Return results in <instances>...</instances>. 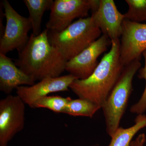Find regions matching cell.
<instances>
[{
  "label": "cell",
  "mask_w": 146,
  "mask_h": 146,
  "mask_svg": "<svg viewBox=\"0 0 146 146\" xmlns=\"http://www.w3.org/2000/svg\"><path fill=\"white\" fill-rule=\"evenodd\" d=\"M111 46L94 72L85 79L75 80L70 87L80 98L90 101L102 108L125 67L120 60V39L111 40Z\"/></svg>",
  "instance_id": "cell-1"
},
{
  "label": "cell",
  "mask_w": 146,
  "mask_h": 146,
  "mask_svg": "<svg viewBox=\"0 0 146 146\" xmlns=\"http://www.w3.org/2000/svg\"><path fill=\"white\" fill-rule=\"evenodd\" d=\"M45 29L37 36L32 34L27 44L18 52L15 64L35 81L60 76L67 60L51 44Z\"/></svg>",
  "instance_id": "cell-2"
},
{
  "label": "cell",
  "mask_w": 146,
  "mask_h": 146,
  "mask_svg": "<svg viewBox=\"0 0 146 146\" xmlns=\"http://www.w3.org/2000/svg\"><path fill=\"white\" fill-rule=\"evenodd\" d=\"M91 16L79 18L60 32L48 30L51 44L67 61L71 60L101 36Z\"/></svg>",
  "instance_id": "cell-3"
},
{
  "label": "cell",
  "mask_w": 146,
  "mask_h": 146,
  "mask_svg": "<svg viewBox=\"0 0 146 146\" xmlns=\"http://www.w3.org/2000/svg\"><path fill=\"white\" fill-rule=\"evenodd\" d=\"M140 59L125 66L117 83L108 97L102 109L103 111L106 133L110 137L119 127L133 90L134 76L141 68Z\"/></svg>",
  "instance_id": "cell-4"
},
{
  "label": "cell",
  "mask_w": 146,
  "mask_h": 146,
  "mask_svg": "<svg viewBox=\"0 0 146 146\" xmlns=\"http://www.w3.org/2000/svg\"><path fill=\"white\" fill-rule=\"evenodd\" d=\"M6 25L0 40V53L6 55L14 50L20 51L28 42L29 32L32 29L29 17L18 13L7 0L2 1Z\"/></svg>",
  "instance_id": "cell-5"
},
{
  "label": "cell",
  "mask_w": 146,
  "mask_h": 146,
  "mask_svg": "<svg viewBox=\"0 0 146 146\" xmlns=\"http://www.w3.org/2000/svg\"><path fill=\"white\" fill-rule=\"evenodd\" d=\"M25 104L17 95H8L0 101V146H7L15 135L23 129Z\"/></svg>",
  "instance_id": "cell-6"
},
{
  "label": "cell",
  "mask_w": 146,
  "mask_h": 146,
  "mask_svg": "<svg viewBox=\"0 0 146 146\" xmlns=\"http://www.w3.org/2000/svg\"><path fill=\"white\" fill-rule=\"evenodd\" d=\"M94 3V0H55L50 9L46 29L52 31H62L76 18L88 17Z\"/></svg>",
  "instance_id": "cell-7"
},
{
  "label": "cell",
  "mask_w": 146,
  "mask_h": 146,
  "mask_svg": "<svg viewBox=\"0 0 146 146\" xmlns=\"http://www.w3.org/2000/svg\"><path fill=\"white\" fill-rule=\"evenodd\" d=\"M120 40V60L123 66L136 59L141 60L146 50V23L125 19Z\"/></svg>",
  "instance_id": "cell-8"
},
{
  "label": "cell",
  "mask_w": 146,
  "mask_h": 146,
  "mask_svg": "<svg viewBox=\"0 0 146 146\" xmlns=\"http://www.w3.org/2000/svg\"><path fill=\"white\" fill-rule=\"evenodd\" d=\"M111 41L102 35L78 54L67 61L65 70L78 79L87 78L97 68L100 56L107 50Z\"/></svg>",
  "instance_id": "cell-9"
},
{
  "label": "cell",
  "mask_w": 146,
  "mask_h": 146,
  "mask_svg": "<svg viewBox=\"0 0 146 146\" xmlns=\"http://www.w3.org/2000/svg\"><path fill=\"white\" fill-rule=\"evenodd\" d=\"M76 78L70 74L56 78H46L32 86H21L16 88V94L26 104L33 108L41 98L55 92L68 91Z\"/></svg>",
  "instance_id": "cell-10"
},
{
  "label": "cell",
  "mask_w": 146,
  "mask_h": 146,
  "mask_svg": "<svg viewBox=\"0 0 146 146\" xmlns=\"http://www.w3.org/2000/svg\"><path fill=\"white\" fill-rule=\"evenodd\" d=\"M91 16L102 35L111 41L120 39L125 16L118 10L113 0H100L98 7Z\"/></svg>",
  "instance_id": "cell-11"
},
{
  "label": "cell",
  "mask_w": 146,
  "mask_h": 146,
  "mask_svg": "<svg viewBox=\"0 0 146 146\" xmlns=\"http://www.w3.org/2000/svg\"><path fill=\"white\" fill-rule=\"evenodd\" d=\"M35 80L24 72L6 55L0 53V90L10 95L18 86H32Z\"/></svg>",
  "instance_id": "cell-12"
},
{
  "label": "cell",
  "mask_w": 146,
  "mask_h": 146,
  "mask_svg": "<svg viewBox=\"0 0 146 146\" xmlns=\"http://www.w3.org/2000/svg\"><path fill=\"white\" fill-rule=\"evenodd\" d=\"M135 123L130 127H119L111 137L108 146H130L132 139L139 131L146 127V115H137Z\"/></svg>",
  "instance_id": "cell-13"
},
{
  "label": "cell",
  "mask_w": 146,
  "mask_h": 146,
  "mask_svg": "<svg viewBox=\"0 0 146 146\" xmlns=\"http://www.w3.org/2000/svg\"><path fill=\"white\" fill-rule=\"evenodd\" d=\"M29 13L32 27L33 34L35 36L41 33L42 17L45 11L50 9L54 3L53 0H24Z\"/></svg>",
  "instance_id": "cell-14"
},
{
  "label": "cell",
  "mask_w": 146,
  "mask_h": 146,
  "mask_svg": "<svg viewBox=\"0 0 146 146\" xmlns=\"http://www.w3.org/2000/svg\"><path fill=\"white\" fill-rule=\"evenodd\" d=\"M102 109L98 104L88 100L80 98L68 102L64 113L74 117L81 116L92 118L97 111Z\"/></svg>",
  "instance_id": "cell-15"
},
{
  "label": "cell",
  "mask_w": 146,
  "mask_h": 146,
  "mask_svg": "<svg viewBox=\"0 0 146 146\" xmlns=\"http://www.w3.org/2000/svg\"><path fill=\"white\" fill-rule=\"evenodd\" d=\"M71 98H63L58 96H47L35 102L33 108H45L57 113H64Z\"/></svg>",
  "instance_id": "cell-16"
},
{
  "label": "cell",
  "mask_w": 146,
  "mask_h": 146,
  "mask_svg": "<svg viewBox=\"0 0 146 146\" xmlns=\"http://www.w3.org/2000/svg\"><path fill=\"white\" fill-rule=\"evenodd\" d=\"M128 9L124 14L125 19L141 23L146 21V0H126Z\"/></svg>",
  "instance_id": "cell-17"
},
{
  "label": "cell",
  "mask_w": 146,
  "mask_h": 146,
  "mask_svg": "<svg viewBox=\"0 0 146 146\" xmlns=\"http://www.w3.org/2000/svg\"><path fill=\"white\" fill-rule=\"evenodd\" d=\"M145 60V64L143 68H141L138 70V78L143 79L145 81V89L140 99L137 102L134 104L130 108V111L133 114L137 115L143 114L146 111V50L143 53Z\"/></svg>",
  "instance_id": "cell-18"
},
{
  "label": "cell",
  "mask_w": 146,
  "mask_h": 146,
  "mask_svg": "<svg viewBox=\"0 0 146 146\" xmlns=\"http://www.w3.org/2000/svg\"><path fill=\"white\" fill-rule=\"evenodd\" d=\"M138 142V146H144L145 143L146 137L144 133H141L136 138Z\"/></svg>",
  "instance_id": "cell-19"
},
{
  "label": "cell",
  "mask_w": 146,
  "mask_h": 146,
  "mask_svg": "<svg viewBox=\"0 0 146 146\" xmlns=\"http://www.w3.org/2000/svg\"><path fill=\"white\" fill-rule=\"evenodd\" d=\"M130 146H138V142L136 139L134 141H132L131 143Z\"/></svg>",
  "instance_id": "cell-20"
}]
</instances>
